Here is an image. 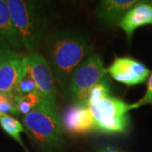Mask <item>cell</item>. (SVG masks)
Returning a JSON list of instances; mask_svg holds the SVG:
<instances>
[{"label": "cell", "mask_w": 152, "mask_h": 152, "mask_svg": "<svg viewBox=\"0 0 152 152\" xmlns=\"http://www.w3.org/2000/svg\"><path fill=\"white\" fill-rule=\"evenodd\" d=\"M139 1L134 0H102L95 10L98 21L105 26L118 25L125 14Z\"/></svg>", "instance_id": "cell-10"}, {"label": "cell", "mask_w": 152, "mask_h": 152, "mask_svg": "<svg viewBox=\"0 0 152 152\" xmlns=\"http://www.w3.org/2000/svg\"><path fill=\"white\" fill-rule=\"evenodd\" d=\"M95 131L103 134H121L129 126V104L119 98L108 96L88 105Z\"/></svg>", "instance_id": "cell-4"}, {"label": "cell", "mask_w": 152, "mask_h": 152, "mask_svg": "<svg viewBox=\"0 0 152 152\" xmlns=\"http://www.w3.org/2000/svg\"><path fill=\"white\" fill-rule=\"evenodd\" d=\"M46 53L55 82L64 91L76 68L93 53L92 46L86 36L64 31L48 37Z\"/></svg>", "instance_id": "cell-1"}, {"label": "cell", "mask_w": 152, "mask_h": 152, "mask_svg": "<svg viewBox=\"0 0 152 152\" xmlns=\"http://www.w3.org/2000/svg\"><path fill=\"white\" fill-rule=\"evenodd\" d=\"M2 115H3V114H1V113H0V118H1V116H2Z\"/></svg>", "instance_id": "cell-22"}, {"label": "cell", "mask_w": 152, "mask_h": 152, "mask_svg": "<svg viewBox=\"0 0 152 152\" xmlns=\"http://www.w3.org/2000/svg\"><path fill=\"white\" fill-rule=\"evenodd\" d=\"M0 113L6 114V115H14V116H20V113L17 110L16 107L13 102V101L9 100L0 103Z\"/></svg>", "instance_id": "cell-18"}, {"label": "cell", "mask_w": 152, "mask_h": 152, "mask_svg": "<svg viewBox=\"0 0 152 152\" xmlns=\"http://www.w3.org/2000/svg\"><path fill=\"white\" fill-rule=\"evenodd\" d=\"M64 132L75 136L86 135L95 131L94 121L88 106L73 103L60 116Z\"/></svg>", "instance_id": "cell-9"}, {"label": "cell", "mask_w": 152, "mask_h": 152, "mask_svg": "<svg viewBox=\"0 0 152 152\" xmlns=\"http://www.w3.org/2000/svg\"><path fill=\"white\" fill-rule=\"evenodd\" d=\"M25 71L24 55L15 51L0 60V95L13 101L17 85Z\"/></svg>", "instance_id": "cell-8"}, {"label": "cell", "mask_w": 152, "mask_h": 152, "mask_svg": "<svg viewBox=\"0 0 152 152\" xmlns=\"http://www.w3.org/2000/svg\"><path fill=\"white\" fill-rule=\"evenodd\" d=\"M13 102L16 107L19 113L24 115L30 113L42 102V100L38 93H30L23 96H15Z\"/></svg>", "instance_id": "cell-14"}, {"label": "cell", "mask_w": 152, "mask_h": 152, "mask_svg": "<svg viewBox=\"0 0 152 152\" xmlns=\"http://www.w3.org/2000/svg\"><path fill=\"white\" fill-rule=\"evenodd\" d=\"M147 25H152V4L139 1L125 14L118 26L130 40L137 28Z\"/></svg>", "instance_id": "cell-11"}, {"label": "cell", "mask_w": 152, "mask_h": 152, "mask_svg": "<svg viewBox=\"0 0 152 152\" xmlns=\"http://www.w3.org/2000/svg\"><path fill=\"white\" fill-rule=\"evenodd\" d=\"M24 58L42 102L56 111H58L57 105L56 82L46 58L37 52L31 53L30 55H24Z\"/></svg>", "instance_id": "cell-6"}, {"label": "cell", "mask_w": 152, "mask_h": 152, "mask_svg": "<svg viewBox=\"0 0 152 152\" xmlns=\"http://www.w3.org/2000/svg\"><path fill=\"white\" fill-rule=\"evenodd\" d=\"M6 3L22 46L31 53H35L48 27V20L44 12L33 1L7 0Z\"/></svg>", "instance_id": "cell-3"}, {"label": "cell", "mask_w": 152, "mask_h": 152, "mask_svg": "<svg viewBox=\"0 0 152 152\" xmlns=\"http://www.w3.org/2000/svg\"><path fill=\"white\" fill-rule=\"evenodd\" d=\"M95 152H124L121 151L116 147L111 146V145H103L97 148Z\"/></svg>", "instance_id": "cell-20"}, {"label": "cell", "mask_w": 152, "mask_h": 152, "mask_svg": "<svg viewBox=\"0 0 152 152\" xmlns=\"http://www.w3.org/2000/svg\"><path fill=\"white\" fill-rule=\"evenodd\" d=\"M10 99L9 98L5 97V96H2V95H0V103L1 102H6V101H9ZM12 101V100H11Z\"/></svg>", "instance_id": "cell-21"}, {"label": "cell", "mask_w": 152, "mask_h": 152, "mask_svg": "<svg viewBox=\"0 0 152 152\" xmlns=\"http://www.w3.org/2000/svg\"><path fill=\"white\" fill-rule=\"evenodd\" d=\"M149 104H152V73L151 74L149 80H148L146 92L145 94V96L140 100L136 102L135 103L129 104V108L131 111L132 109L139 108L142 106L149 105Z\"/></svg>", "instance_id": "cell-17"}, {"label": "cell", "mask_w": 152, "mask_h": 152, "mask_svg": "<svg viewBox=\"0 0 152 152\" xmlns=\"http://www.w3.org/2000/svg\"><path fill=\"white\" fill-rule=\"evenodd\" d=\"M0 126L8 135L12 137L15 141L20 145V146L26 151V152H29L20 136L22 132L25 131V129L19 120L10 115L3 114L0 118Z\"/></svg>", "instance_id": "cell-13"}, {"label": "cell", "mask_w": 152, "mask_h": 152, "mask_svg": "<svg viewBox=\"0 0 152 152\" xmlns=\"http://www.w3.org/2000/svg\"><path fill=\"white\" fill-rule=\"evenodd\" d=\"M13 50L10 48V47L3 39L0 38V60L4 58L6 55L10 53Z\"/></svg>", "instance_id": "cell-19"}, {"label": "cell", "mask_w": 152, "mask_h": 152, "mask_svg": "<svg viewBox=\"0 0 152 152\" xmlns=\"http://www.w3.org/2000/svg\"><path fill=\"white\" fill-rule=\"evenodd\" d=\"M111 94V88L107 78H105L101 82H99L89 91L87 94L86 101L83 104L88 106L89 104L97 102L103 98L108 97Z\"/></svg>", "instance_id": "cell-15"}, {"label": "cell", "mask_w": 152, "mask_h": 152, "mask_svg": "<svg viewBox=\"0 0 152 152\" xmlns=\"http://www.w3.org/2000/svg\"><path fill=\"white\" fill-rule=\"evenodd\" d=\"M107 72L116 81L128 86L144 83L151 75L146 66L129 57H117Z\"/></svg>", "instance_id": "cell-7"}, {"label": "cell", "mask_w": 152, "mask_h": 152, "mask_svg": "<svg viewBox=\"0 0 152 152\" xmlns=\"http://www.w3.org/2000/svg\"><path fill=\"white\" fill-rule=\"evenodd\" d=\"M24 60H25V58H24ZM25 63H26V71L17 85L15 96H23V95H26L30 93H38L36 84L33 80L32 76L31 75V72H30L29 67L26 60H25Z\"/></svg>", "instance_id": "cell-16"}, {"label": "cell", "mask_w": 152, "mask_h": 152, "mask_svg": "<svg viewBox=\"0 0 152 152\" xmlns=\"http://www.w3.org/2000/svg\"><path fill=\"white\" fill-rule=\"evenodd\" d=\"M103 60L93 53L82 62L72 74L64 91V97L72 103H84L89 91L107 78Z\"/></svg>", "instance_id": "cell-5"}, {"label": "cell", "mask_w": 152, "mask_h": 152, "mask_svg": "<svg viewBox=\"0 0 152 152\" xmlns=\"http://www.w3.org/2000/svg\"><path fill=\"white\" fill-rule=\"evenodd\" d=\"M25 133L44 151H57L64 145V129L58 111L42 102L30 113L22 116Z\"/></svg>", "instance_id": "cell-2"}, {"label": "cell", "mask_w": 152, "mask_h": 152, "mask_svg": "<svg viewBox=\"0 0 152 152\" xmlns=\"http://www.w3.org/2000/svg\"><path fill=\"white\" fill-rule=\"evenodd\" d=\"M151 3H152V2H151Z\"/></svg>", "instance_id": "cell-23"}, {"label": "cell", "mask_w": 152, "mask_h": 152, "mask_svg": "<svg viewBox=\"0 0 152 152\" xmlns=\"http://www.w3.org/2000/svg\"><path fill=\"white\" fill-rule=\"evenodd\" d=\"M0 38L13 48H21L20 38L13 23L7 3L4 0H0Z\"/></svg>", "instance_id": "cell-12"}]
</instances>
